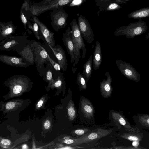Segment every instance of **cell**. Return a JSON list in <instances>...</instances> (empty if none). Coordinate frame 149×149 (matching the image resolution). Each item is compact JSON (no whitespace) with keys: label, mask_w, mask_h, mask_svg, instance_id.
Instances as JSON below:
<instances>
[{"label":"cell","mask_w":149,"mask_h":149,"mask_svg":"<svg viewBox=\"0 0 149 149\" xmlns=\"http://www.w3.org/2000/svg\"><path fill=\"white\" fill-rule=\"evenodd\" d=\"M15 103L14 102H11L7 103L5 106L6 108L8 110L13 109L15 106Z\"/></svg>","instance_id":"cell-33"},{"label":"cell","mask_w":149,"mask_h":149,"mask_svg":"<svg viewBox=\"0 0 149 149\" xmlns=\"http://www.w3.org/2000/svg\"><path fill=\"white\" fill-rule=\"evenodd\" d=\"M134 131H130V132L123 133L121 136V137L129 140L140 141L142 139V135L133 132Z\"/></svg>","instance_id":"cell-23"},{"label":"cell","mask_w":149,"mask_h":149,"mask_svg":"<svg viewBox=\"0 0 149 149\" xmlns=\"http://www.w3.org/2000/svg\"><path fill=\"white\" fill-rule=\"evenodd\" d=\"M33 21L34 23L33 25L32 26L30 23H29L28 24V27L31 30L36 38L39 40L40 39L39 32V27L37 23Z\"/></svg>","instance_id":"cell-27"},{"label":"cell","mask_w":149,"mask_h":149,"mask_svg":"<svg viewBox=\"0 0 149 149\" xmlns=\"http://www.w3.org/2000/svg\"><path fill=\"white\" fill-rule=\"evenodd\" d=\"M105 75L107 77L106 79H104L100 82V88L102 96L105 98H108L111 96L113 91L111 85L112 78L108 72H106Z\"/></svg>","instance_id":"cell-14"},{"label":"cell","mask_w":149,"mask_h":149,"mask_svg":"<svg viewBox=\"0 0 149 149\" xmlns=\"http://www.w3.org/2000/svg\"><path fill=\"white\" fill-rule=\"evenodd\" d=\"M30 44L34 54L35 63L40 76L42 77L45 70L44 64L49 62L48 53L40 42L32 40Z\"/></svg>","instance_id":"cell-3"},{"label":"cell","mask_w":149,"mask_h":149,"mask_svg":"<svg viewBox=\"0 0 149 149\" xmlns=\"http://www.w3.org/2000/svg\"><path fill=\"white\" fill-rule=\"evenodd\" d=\"M77 82L79 86L80 89H86L87 88L86 82L82 74L80 72L77 74Z\"/></svg>","instance_id":"cell-26"},{"label":"cell","mask_w":149,"mask_h":149,"mask_svg":"<svg viewBox=\"0 0 149 149\" xmlns=\"http://www.w3.org/2000/svg\"><path fill=\"white\" fill-rule=\"evenodd\" d=\"M1 26H0V33H1V27H0Z\"/></svg>","instance_id":"cell-43"},{"label":"cell","mask_w":149,"mask_h":149,"mask_svg":"<svg viewBox=\"0 0 149 149\" xmlns=\"http://www.w3.org/2000/svg\"><path fill=\"white\" fill-rule=\"evenodd\" d=\"M101 0L102 1H104L105 0Z\"/></svg>","instance_id":"cell-45"},{"label":"cell","mask_w":149,"mask_h":149,"mask_svg":"<svg viewBox=\"0 0 149 149\" xmlns=\"http://www.w3.org/2000/svg\"><path fill=\"white\" fill-rule=\"evenodd\" d=\"M22 8H24L26 10H29V5L28 2L27 1H25L23 3Z\"/></svg>","instance_id":"cell-37"},{"label":"cell","mask_w":149,"mask_h":149,"mask_svg":"<svg viewBox=\"0 0 149 149\" xmlns=\"http://www.w3.org/2000/svg\"><path fill=\"white\" fill-rule=\"evenodd\" d=\"M81 105L82 112L86 117L89 118L93 116L94 108L89 100L84 97L82 98L81 101Z\"/></svg>","instance_id":"cell-17"},{"label":"cell","mask_w":149,"mask_h":149,"mask_svg":"<svg viewBox=\"0 0 149 149\" xmlns=\"http://www.w3.org/2000/svg\"><path fill=\"white\" fill-rule=\"evenodd\" d=\"M70 24L74 47V62L73 64V67H74L78 63L79 59L81 57V49L82 51V57L83 59L85 57L86 49L76 19H73Z\"/></svg>","instance_id":"cell-1"},{"label":"cell","mask_w":149,"mask_h":149,"mask_svg":"<svg viewBox=\"0 0 149 149\" xmlns=\"http://www.w3.org/2000/svg\"><path fill=\"white\" fill-rule=\"evenodd\" d=\"M20 18L22 22L24 25L25 28L26 29V25L27 24V21L22 11L21 12Z\"/></svg>","instance_id":"cell-32"},{"label":"cell","mask_w":149,"mask_h":149,"mask_svg":"<svg viewBox=\"0 0 149 149\" xmlns=\"http://www.w3.org/2000/svg\"><path fill=\"white\" fill-rule=\"evenodd\" d=\"M48 56L49 59V63L57 71L59 72L60 70V67L58 63L53 60L50 57V56L48 54Z\"/></svg>","instance_id":"cell-29"},{"label":"cell","mask_w":149,"mask_h":149,"mask_svg":"<svg viewBox=\"0 0 149 149\" xmlns=\"http://www.w3.org/2000/svg\"><path fill=\"white\" fill-rule=\"evenodd\" d=\"M112 131V130L111 129L101 128L95 129L92 131H90L89 132L85 134L77 140V144H81L98 140L108 135Z\"/></svg>","instance_id":"cell-9"},{"label":"cell","mask_w":149,"mask_h":149,"mask_svg":"<svg viewBox=\"0 0 149 149\" xmlns=\"http://www.w3.org/2000/svg\"><path fill=\"white\" fill-rule=\"evenodd\" d=\"M50 63L47 64L45 67V70L43 76L45 78V81L49 82L48 86L54 80L53 78V72Z\"/></svg>","instance_id":"cell-24"},{"label":"cell","mask_w":149,"mask_h":149,"mask_svg":"<svg viewBox=\"0 0 149 149\" xmlns=\"http://www.w3.org/2000/svg\"><path fill=\"white\" fill-rule=\"evenodd\" d=\"M139 141H133L132 143V146L136 148H137L139 144Z\"/></svg>","instance_id":"cell-39"},{"label":"cell","mask_w":149,"mask_h":149,"mask_svg":"<svg viewBox=\"0 0 149 149\" xmlns=\"http://www.w3.org/2000/svg\"><path fill=\"white\" fill-rule=\"evenodd\" d=\"M19 54L21 56V57L26 61L29 63L30 65L34 64V54L30 45V41Z\"/></svg>","instance_id":"cell-16"},{"label":"cell","mask_w":149,"mask_h":149,"mask_svg":"<svg viewBox=\"0 0 149 149\" xmlns=\"http://www.w3.org/2000/svg\"><path fill=\"white\" fill-rule=\"evenodd\" d=\"M51 122L49 120H46L44 124V127L45 129H48L51 126Z\"/></svg>","instance_id":"cell-34"},{"label":"cell","mask_w":149,"mask_h":149,"mask_svg":"<svg viewBox=\"0 0 149 149\" xmlns=\"http://www.w3.org/2000/svg\"><path fill=\"white\" fill-rule=\"evenodd\" d=\"M50 13L52 26L56 32L65 28L67 25V19L68 14L63 7L55 8L52 10Z\"/></svg>","instance_id":"cell-5"},{"label":"cell","mask_w":149,"mask_h":149,"mask_svg":"<svg viewBox=\"0 0 149 149\" xmlns=\"http://www.w3.org/2000/svg\"><path fill=\"white\" fill-rule=\"evenodd\" d=\"M26 35L14 36L0 42V50L16 51L19 54L30 42Z\"/></svg>","instance_id":"cell-4"},{"label":"cell","mask_w":149,"mask_h":149,"mask_svg":"<svg viewBox=\"0 0 149 149\" xmlns=\"http://www.w3.org/2000/svg\"><path fill=\"white\" fill-rule=\"evenodd\" d=\"M149 16V7H146L133 11L129 13L128 17L135 19H141Z\"/></svg>","instance_id":"cell-21"},{"label":"cell","mask_w":149,"mask_h":149,"mask_svg":"<svg viewBox=\"0 0 149 149\" xmlns=\"http://www.w3.org/2000/svg\"><path fill=\"white\" fill-rule=\"evenodd\" d=\"M74 142V140L70 138H67L65 139L63 143L67 144H71Z\"/></svg>","instance_id":"cell-38"},{"label":"cell","mask_w":149,"mask_h":149,"mask_svg":"<svg viewBox=\"0 0 149 149\" xmlns=\"http://www.w3.org/2000/svg\"><path fill=\"white\" fill-rule=\"evenodd\" d=\"M111 116L112 120L117 125L124 126L129 131H134L124 116L118 112L112 111L111 113Z\"/></svg>","instance_id":"cell-15"},{"label":"cell","mask_w":149,"mask_h":149,"mask_svg":"<svg viewBox=\"0 0 149 149\" xmlns=\"http://www.w3.org/2000/svg\"><path fill=\"white\" fill-rule=\"evenodd\" d=\"M67 109L69 118L72 121L76 116V111L74 103L71 100L68 104Z\"/></svg>","instance_id":"cell-25"},{"label":"cell","mask_w":149,"mask_h":149,"mask_svg":"<svg viewBox=\"0 0 149 149\" xmlns=\"http://www.w3.org/2000/svg\"><path fill=\"white\" fill-rule=\"evenodd\" d=\"M62 148V149H70V148H71V147H63V148Z\"/></svg>","instance_id":"cell-42"},{"label":"cell","mask_w":149,"mask_h":149,"mask_svg":"<svg viewBox=\"0 0 149 149\" xmlns=\"http://www.w3.org/2000/svg\"><path fill=\"white\" fill-rule=\"evenodd\" d=\"M73 1H74V3H72L73 5H77L81 3V0H74Z\"/></svg>","instance_id":"cell-40"},{"label":"cell","mask_w":149,"mask_h":149,"mask_svg":"<svg viewBox=\"0 0 149 149\" xmlns=\"http://www.w3.org/2000/svg\"><path fill=\"white\" fill-rule=\"evenodd\" d=\"M93 55H91L88 60L84 63L83 66L82 74L86 82H88L91 75L92 70Z\"/></svg>","instance_id":"cell-19"},{"label":"cell","mask_w":149,"mask_h":149,"mask_svg":"<svg viewBox=\"0 0 149 149\" xmlns=\"http://www.w3.org/2000/svg\"><path fill=\"white\" fill-rule=\"evenodd\" d=\"M49 46L57 59L61 68L63 71H65L67 69L68 63L65 51L59 45L53 47Z\"/></svg>","instance_id":"cell-13"},{"label":"cell","mask_w":149,"mask_h":149,"mask_svg":"<svg viewBox=\"0 0 149 149\" xmlns=\"http://www.w3.org/2000/svg\"><path fill=\"white\" fill-rule=\"evenodd\" d=\"M74 0H55L49 4L39 7L31 6L29 10L33 15L38 16L48 10L68 6L72 3Z\"/></svg>","instance_id":"cell-7"},{"label":"cell","mask_w":149,"mask_h":149,"mask_svg":"<svg viewBox=\"0 0 149 149\" xmlns=\"http://www.w3.org/2000/svg\"><path fill=\"white\" fill-rule=\"evenodd\" d=\"M65 78L63 73L58 72L57 77L54 79L52 83L48 87L52 88H55L60 89L64 87L65 84Z\"/></svg>","instance_id":"cell-22"},{"label":"cell","mask_w":149,"mask_h":149,"mask_svg":"<svg viewBox=\"0 0 149 149\" xmlns=\"http://www.w3.org/2000/svg\"><path fill=\"white\" fill-rule=\"evenodd\" d=\"M78 25L82 37L88 44L94 41V35L88 21L84 16L80 15L78 17Z\"/></svg>","instance_id":"cell-8"},{"label":"cell","mask_w":149,"mask_h":149,"mask_svg":"<svg viewBox=\"0 0 149 149\" xmlns=\"http://www.w3.org/2000/svg\"><path fill=\"white\" fill-rule=\"evenodd\" d=\"M121 7L116 3H112L110 4L107 8V10H112L117 9L120 8Z\"/></svg>","instance_id":"cell-30"},{"label":"cell","mask_w":149,"mask_h":149,"mask_svg":"<svg viewBox=\"0 0 149 149\" xmlns=\"http://www.w3.org/2000/svg\"><path fill=\"white\" fill-rule=\"evenodd\" d=\"M44 98H42L38 101L36 104V107L37 109H38L42 106L44 103Z\"/></svg>","instance_id":"cell-35"},{"label":"cell","mask_w":149,"mask_h":149,"mask_svg":"<svg viewBox=\"0 0 149 149\" xmlns=\"http://www.w3.org/2000/svg\"><path fill=\"white\" fill-rule=\"evenodd\" d=\"M1 143L5 145H9L11 143V141L8 139H3L1 140Z\"/></svg>","instance_id":"cell-36"},{"label":"cell","mask_w":149,"mask_h":149,"mask_svg":"<svg viewBox=\"0 0 149 149\" xmlns=\"http://www.w3.org/2000/svg\"><path fill=\"white\" fill-rule=\"evenodd\" d=\"M93 61L94 69H98L102 62V54L100 44L98 40L96 42Z\"/></svg>","instance_id":"cell-18"},{"label":"cell","mask_w":149,"mask_h":149,"mask_svg":"<svg viewBox=\"0 0 149 149\" xmlns=\"http://www.w3.org/2000/svg\"><path fill=\"white\" fill-rule=\"evenodd\" d=\"M22 148L23 149H27L28 147L26 144H24L22 146Z\"/></svg>","instance_id":"cell-41"},{"label":"cell","mask_w":149,"mask_h":149,"mask_svg":"<svg viewBox=\"0 0 149 149\" xmlns=\"http://www.w3.org/2000/svg\"><path fill=\"white\" fill-rule=\"evenodd\" d=\"M90 131V130L88 129H79L76 130L75 131V133L77 135H81Z\"/></svg>","instance_id":"cell-31"},{"label":"cell","mask_w":149,"mask_h":149,"mask_svg":"<svg viewBox=\"0 0 149 149\" xmlns=\"http://www.w3.org/2000/svg\"><path fill=\"white\" fill-rule=\"evenodd\" d=\"M33 19L38 24L41 33L49 46L54 47L55 46V42L54 38V33L51 32L36 16L34 15Z\"/></svg>","instance_id":"cell-10"},{"label":"cell","mask_w":149,"mask_h":149,"mask_svg":"<svg viewBox=\"0 0 149 149\" xmlns=\"http://www.w3.org/2000/svg\"><path fill=\"white\" fill-rule=\"evenodd\" d=\"M62 40L67 49L68 54L70 55L71 62L72 63H74V47L72 40V31L70 27H68L63 33Z\"/></svg>","instance_id":"cell-11"},{"label":"cell","mask_w":149,"mask_h":149,"mask_svg":"<svg viewBox=\"0 0 149 149\" xmlns=\"http://www.w3.org/2000/svg\"><path fill=\"white\" fill-rule=\"evenodd\" d=\"M146 23L141 19L136 22L129 24L127 26H121L114 32L115 36H125L128 39H133L135 36L142 34L147 30Z\"/></svg>","instance_id":"cell-2"},{"label":"cell","mask_w":149,"mask_h":149,"mask_svg":"<svg viewBox=\"0 0 149 149\" xmlns=\"http://www.w3.org/2000/svg\"><path fill=\"white\" fill-rule=\"evenodd\" d=\"M1 26L0 33V42L13 36V34L15 31L14 27L11 24L6 26Z\"/></svg>","instance_id":"cell-20"},{"label":"cell","mask_w":149,"mask_h":149,"mask_svg":"<svg viewBox=\"0 0 149 149\" xmlns=\"http://www.w3.org/2000/svg\"><path fill=\"white\" fill-rule=\"evenodd\" d=\"M116 65L122 74L128 79L136 82L140 81V74L130 64L121 59H117Z\"/></svg>","instance_id":"cell-6"},{"label":"cell","mask_w":149,"mask_h":149,"mask_svg":"<svg viewBox=\"0 0 149 149\" xmlns=\"http://www.w3.org/2000/svg\"><path fill=\"white\" fill-rule=\"evenodd\" d=\"M0 61L13 67H27L30 65L22 57L11 56L5 54H0Z\"/></svg>","instance_id":"cell-12"},{"label":"cell","mask_w":149,"mask_h":149,"mask_svg":"<svg viewBox=\"0 0 149 149\" xmlns=\"http://www.w3.org/2000/svg\"><path fill=\"white\" fill-rule=\"evenodd\" d=\"M118 0L128 1L129 0Z\"/></svg>","instance_id":"cell-44"},{"label":"cell","mask_w":149,"mask_h":149,"mask_svg":"<svg viewBox=\"0 0 149 149\" xmlns=\"http://www.w3.org/2000/svg\"><path fill=\"white\" fill-rule=\"evenodd\" d=\"M139 119L140 123L143 125L147 127H149V116L148 114L142 115L139 116Z\"/></svg>","instance_id":"cell-28"}]
</instances>
